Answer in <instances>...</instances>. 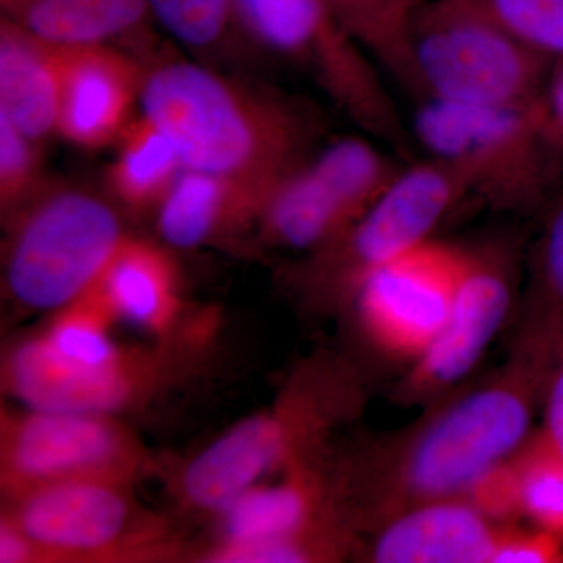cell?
I'll list each match as a JSON object with an SVG mask.
<instances>
[{"label":"cell","instance_id":"1","mask_svg":"<svg viewBox=\"0 0 563 563\" xmlns=\"http://www.w3.org/2000/svg\"><path fill=\"white\" fill-rule=\"evenodd\" d=\"M140 103L187 169L272 190L313 154L309 111L202 63L169 60L144 70Z\"/></svg>","mask_w":563,"mask_h":563},{"label":"cell","instance_id":"2","mask_svg":"<svg viewBox=\"0 0 563 563\" xmlns=\"http://www.w3.org/2000/svg\"><path fill=\"white\" fill-rule=\"evenodd\" d=\"M413 101L528 107L553 60L515 36L483 0L422 2L410 33Z\"/></svg>","mask_w":563,"mask_h":563},{"label":"cell","instance_id":"3","mask_svg":"<svg viewBox=\"0 0 563 563\" xmlns=\"http://www.w3.org/2000/svg\"><path fill=\"white\" fill-rule=\"evenodd\" d=\"M247 40L301 70L366 135L410 155V125L383 74L321 0H232Z\"/></svg>","mask_w":563,"mask_h":563},{"label":"cell","instance_id":"4","mask_svg":"<svg viewBox=\"0 0 563 563\" xmlns=\"http://www.w3.org/2000/svg\"><path fill=\"white\" fill-rule=\"evenodd\" d=\"M10 218L7 288L32 310L58 312L79 301L129 239L107 199L74 185H44Z\"/></svg>","mask_w":563,"mask_h":563},{"label":"cell","instance_id":"5","mask_svg":"<svg viewBox=\"0 0 563 563\" xmlns=\"http://www.w3.org/2000/svg\"><path fill=\"white\" fill-rule=\"evenodd\" d=\"M413 102L415 146L453 172L472 198L498 209H528L543 201L562 173L544 143L536 103Z\"/></svg>","mask_w":563,"mask_h":563},{"label":"cell","instance_id":"6","mask_svg":"<svg viewBox=\"0 0 563 563\" xmlns=\"http://www.w3.org/2000/svg\"><path fill=\"white\" fill-rule=\"evenodd\" d=\"M111 320L95 287L25 340V362L47 399L63 409L109 413L146 390L151 363L113 342Z\"/></svg>","mask_w":563,"mask_h":563},{"label":"cell","instance_id":"7","mask_svg":"<svg viewBox=\"0 0 563 563\" xmlns=\"http://www.w3.org/2000/svg\"><path fill=\"white\" fill-rule=\"evenodd\" d=\"M144 451L131 432L102 413L7 415L2 421L3 495L63 483L101 479L132 485Z\"/></svg>","mask_w":563,"mask_h":563},{"label":"cell","instance_id":"8","mask_svg":"<svg viewBox=\"0 0 563 563\" xmlns=\"http://www.w3.org/2000/svg\"><path fill=\"white\" fill-rule=\"evenodd\" d=\"M129 488L101 479L40 485L7 496L5 517L32 540L43 562L133 558L157 533L144 523Z\"/></svg>","mask_w":563,"mask_h":563},{"label":"cell","instance_id":"9","mask_svg":"<svg viewBox=\"0 0 563 563\" xmlns=\"http://www.w3.org/2000/svg\"><path fill=\"white\" fill-rule=\"evenodd\" d=\"M470 199L461 179L442 163L422 157L402 172L335 242L318 251V276L347 287L377 266L431 240L440 222Z\"/></svg>","mask_w":563,"mask_h":563},{"label":"cell","instance_id":"10","mask_svg":"<svg viewBox=\"0 0 563 563\" xmlns=\"http://www.w3.org/2000/svg\"><path fill=\"white\" fill-rule=\"evenodd\" d=\"M529 424L531 401L520 388L473 393L433 422L415 444L407 483L429 498L468 490L514 453Z\"/></svg>","mask_w":563,"mask_h":563},{"label":"cell","instance_id":"11","mask_svg":"<svg viewBox=\"0 0 563 563\" xmlns=\"http://www.w3.org/2000/svg\"><path fill=\"white\" fill-rule=\"evenodd\" d=\"M461 268L462 250L431 239L366 274L354 292L374 339L420 357L450 313Z\"/></svg>","mask_w":563,"mask_h":563},{"label":"cell","instance_id":"12","mask_svg":"<svg viewBox=\"0 0 563 563\" xmlns=\"http://www.w3.org/2000/svg\"><path fill=\"white\" fill-rule=\"evenodd\" d=\"M60 68L58 133L81 150L117 143L140 102L144 69L113 44H55Z\"/></svg>","mask_w":563,"mask_h":563},{"label":"cell","instance_id":"13","mask_svg":"<svg viewBox=\"0 0 563 563\" xmlns=\"http://www.w3.org/2000/svg\"><path fill=\"white\" fill-rule=\"evenodd\" d=\"M510 299L509 263L501 252L462 251L461 276L450 313L418 357V379L433 387L462 379L501 328Z\"/></svg>","mask_w":563,"mask_h":563},{"label":"cell","instance_id":"14","mask_svg":"<svg viewBox=\"0 0 563 563\" xmlns=\"http://www.w3.org/2000/svg\"><path fill=\"white\" fill-rule=\"evenodd\" d=\"M291 442V426L282 413L233 426L187 463L179 481L181 498L192 509L224 512L284 462Z\"/></svg>","mask_w":563,"mask_h":563},{"label":"cell","instance_id":"15","mask_svg":"<svg viewBox=\"0 0 563 563\" xmlns=\"http://www.w3.org/2000/svg\"><path fill=\"white\" fill-rule=\"evenodd\" d=\"M269 190L217 174L185 168L157 209L166 243L192 250L257 221Z\"/></svg>","mask_w":563,"mask_h":563},{"label":"cell","instance_id":"16","mask_svg":"<svg viewBox=\"0 0 563 563\" xmlns=\"http://www.w3.org/2000/svg\"><path fill=\"white\" fill-rule=\"evenodd\" d=\"M496 539L476 507L435 503L402 515L377 539L374 559L384 563L492 562Z\"/></svg>","mask_w":563,"mask_h":563},{"label":"cell","instance_id":"17","mask_svg":"<svg viewBox=\"0 0 563 563\" xmlns=\"http://www.w3.org/2000/svg\"><path fill=\"white\" fill-rule=\"evenodd\" d=\"M57 47L0 18V118L36 141L58 133Z\"/></svg>","mask_w":563,"mask_h":563},{"label":"cell","instance_id":"18","mask_svg":"<svg viewBox=\"0 0 563 563\" xmlns=\"http://www.w3.org/2000/svg\"><path fill=\"white\" fill-rule=\"evenodd\" d=\"M114 320L141 331L168 332L180 310L179 277L169 255L129 236L96 285Z\"/></svg>","mask_w":563,"mask_h":563},{"label":"cell","instance_id":"19","mask_svg":"<svg viewBox=\"0 0 563 563\" xmlns=\"http://www.w3.org/2000/svg\"><path fill=\"white\" fill-rule=\"evenodd\" d=\"M2 18L52 44H113L150 32L147 0H0Z\"/></svg>","mask_w":563,"mask_h":563},{"label":"cell","instance_id":"20","mask_svg":"<svg viewBox=\"0 0 563 563\" xmlns=\"http://www.w3.org/2000/svg\"><path fill=\"white\" fill-rule=\"evenodd\" d=\"M312 157V155H310ZM310 157L273 185L257 222L269 242L296 251H321L354 222Z\"/></svg>","mask_w":563,"mask_h":563},{"label":"cell","instance_id":"21","mask_svg":"<svg viewBox=\"0 0 563 563\" xmlns=\"http://www.w3.org/2000/svg\"><path fill=\"white\" fill-rule=\"evenodd\" d=\"M184 169L172 139L141 113L117 140L107 181L122 206L136 211L157 210Z\"/></svg>","mask_w":563,"mask_h":563},{"label":"cell","instance_id":"22","mask_svg":"<svg viewBox=\"0 0 563 563\" xmlns=\"http://www.w3.org/2000/svg\"><path fill=\"white\" fill-rule=\"evenodd\" d=\"M380 69L415 92L410 33L422 0H321Z\"/></svg>","mask_w":563,"mask_h":563},{"label":"cell","instance_id":"23","mask_svg":"<svg viewBox=\"0 0 563 563\" xmlns=\"http://www.w3.org/2000/svg\"><path fill=\"white\" fill-rule=\"evenodd\" d=\"M312 510L299 483L255 485L222 512V547H243L301 537Z\"/></svg>","mask_w":563,"mask_h":563},{"label":"cell","instance_id":"24","mask_svg":"<svg viewBox=\"0 0 563 563\" xmlns=\"http://www.w3.org/2000/svg\"><path fill=\"white\" fill-rule=\"evenodd\" d=\"M310 163L331 185L354 220L384 195L404 168L373 143L372 136H344L332 141L312 154Z\"/></svg>","mask_w":563,"mask_h":563},{"label":"cell","instance_id":"25","mask_svg":"<svg viewBox=\"0 0 563 563\" xmlns=\"http://www.w3.org/2000/svg\"><path fill=\"white\" fill-rule=\"evenodd\" d=\"M152 20L195 54L218 55L247 44L232 0H147Z\"/></svg>","mask_w":563,"mask_h":563},{"label":"cell","instance_id":"26","mask_svg":"<svg viewBox=\"0 0 563 563\" xmlns=\"http://www.w3.org/2000/svg\"><path fill=\"white\" fill-rule=\"evenodd\" d=\"M533 298L539 307L536 342L563 352V198L548 214L533 252Z\"/></svg>","mask_w":563,"mask_h":563},{"label":"cell","instance_id":"27","mask_svg":"<svg viewBox=\"0 0 563 563\" xmlns=\"http://www.w3.org/2000/svg\"><path fill=\"white\" fill-rule=\"evenodd\" d=\"M518 501L542 531L563 537V455L544 437L517 470Z\"/></svg>","mask_w":563,"mask_h":563},{"label":"cell","instance_id":"28","mask_svg":"<svg viewBox=\"0 0 563 563\" xmlns=\"http://www.w3.org/2000/svg\"><path fill=\"white\" fill-rule=\"evenodd\" d=\"M46 185L43 176L40 141L18 131L0 118V207L7 217Z\"/></svg>","mask_w":563,"mask_h":563},{"label":"cell","instance_id":"29","mask_svg":"<svg viewBox=\"0 0 563 563\" xmlns=\"http://www.w3.org/2000/svg\"><path fill=\"white\" fill-rule=\"evenodd\" d=\"M499 21L533 51L563 58V0H483Z\"/></svg>","mask_w":563,"mask_h":563},{"label":"cell","instance_id":"30","mask_svg":"<svg viewBox=\"0 0 563 563\" xmlns=\"http://www.w3.org/2000/svg\"><path fill=\"white\" fill-rule=\"evenodd\" d=\"M554 63L536 110L544 143L563 172V58Z\"/></svg>","mask_w":563,"mask_h":563},{"label":"cell","instance_id":"31","mask_svg":"<svg viewBox=\"0 0 563 563\" xmlns=\"http://www.w3.org/2000/svg\"><path fill=\"white\" fill-rule=\"evenodd\" d=\"M561 537L547 531L514 536L496 544L492 562L548 563L562 561Z\"/></svg>","mask_w":563,"mask_h":563},{"label":"cell","instance_id":"32","mask_svg":"<svg viewBox=\"0 0 563 563\" xmlns=\"http://www.w3.org/2000/svg\"><path fill=\"white\" fill-rule=\"evenodd\" d=\"M470 490H473L481 512L501 515L520 507L518 474L503 470L501 465L485 473Z\"/></svg>","mask_w":563,"mask_h":563},{"label":"cell","instance_id":"33","mask_svg":"<svg viewBox=\"0 0 563 563\" xmlns=\"http://www.w3.org/2000/svg\"><path fill=\"white\" fill-rule=\"evenodd\" d=\"M543 437L563 455V352L550 377Z\"/></svg>","mask_w":563,"mask_h":563},{"label":"cell","instance_id":"34","mask_svg":"<svg viewBox=\"0 0 563 563\" xmlns=\"http://www.w3.org/2000/svg\"><path fill=\"white\" fill-rule=\"evenodd\" d=\"M0 562L35 563L41 561L40 551L32 540L3 515L0 525Z\"/></svg>","mask_w":563,"mask_h":563}]
</instances>
